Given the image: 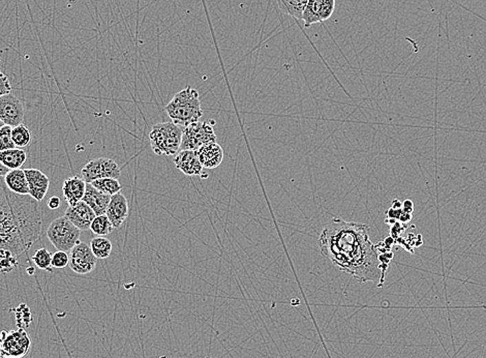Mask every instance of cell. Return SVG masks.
<instances>
[{"instance_id": "5b68a950", "label": "cell", "mask_w": 486, "mask_h": 358, "mask_svg": "<svg viewBox=\"0 0 486 358\" xmlns=\"http://www.w3.org/2000/svg\"><path fill=\"white\" fill-rule=\"evenodd\" d=\"M47 238L57 251L71 252L81 242V230L67 217L54 220L47 229Z\"/></svg>"}, {"instance_id": "7402d4cb", "label": "cell", "mask_w": 486, "mask_h": 358, "mask_svg": "<svg viewBox=\"0 0 486 358\" xmlns=\"http://www.w3.org/2000/svg\"><path fill=\"white\" fill-rule=\"evenodd\" d=\"M92 253L98 259H107L112 253V242L104 236H98L92 240L89 244Z\"/></svg>"}, {"instance_id": "d6a6232c", "label": "cell", "mask_w": 486, "mask_h": 358, "mask_svg": "<svg viewBox=\"0 0 486 358\" xmlns=\"http://www.w3.org/2000/svg\"><path fill=\"white\" fill-rule=\"evenodd\" d=\"M47 204H48L49 209H52V211H55V209H59V207H61V198L57 196L51 197V198L49 199L48 203H47Z\"/></svg>"}, {"instance_id": "ba28073f", "label": "cell", "mask_w": 486, "mask_h": 358, "mask_svg": "<svg viewBox=\"0 0 486 358\" xmlns=\"http://www.w3.org/2000/svg\"><path fill=\"white\" fill-rule=\"evenodd\" d=\"M81 174L86 184H92L98 179H118L120 177L121 169L115 160L108 158H100L88 162L82 168Z\"/></svg>"}, {"instance_id": "2e32d148", "label": "cell", "mask_w": 486, "mask_h": 358, "mask_svg": "<svg viewBox=\"0 0 486 358\" xmlns=\"http://www.w3.org/2000/svg\"><path fill=\"white\" fill-rule=\"evenodd\" d=\"M111 196L96 190L92 184L86 185L83 200L96 215H106L107 207L110 202Z\"/></svg>"}, {"instance_id": "5bb4252c", "label": "cell", "mask_w": 486, "mask_h": 358, "mask_svg": "<svg viewBox=\"0 0 486 358\" xmlns=\"http://www.w3.org/2000/svg\"><path fill=\"white\" fill-rule=\"evenodd\" d=\"M106 215L112 223L114 229H119L129 215V202L125 195L120 192L111 196L107 207Z\"/></svg>"}, {"instance_id": "4fadbf2b", "label": "cell", "mask_w": 486, "mask_h": 358, "mask_svg": "<svg viewBox=\"0 0 486 358\" xmlns=\"http://www.w3.org/2000/svg\"><path fill=\"white\" fill-rule=\"evenodd\" d=\"M24 171L28 178L30 196L40 202L48 193L50 179L44 172L38 169H25Z\"/></svg>"}, {"instance_id": "836d02e7", "label": "cell", "mask_w": 486, "mask_h": 358, "mask_svg": "<svg viewBox=\"0 0 486 358\" xmlns=\"http://www.w3.org/2000/svg\"><path fill=\"white\" fill-rule=\"evenodd\" d=\"M10 169L6 167L3 162H0V177H5L10 172Z\"/></svg>"}, {"instance_id": "ffe728a7", "label": "cell", "mask_w": 486, "mask_h": 358, "mask_svg": "<svg viewBox=\"0 0 486 358\" xmlns=\"http://www.w3.org/2000/svg\"><path fill=\"white\" fill-rule=\"evenodd\" d=\"M308 3V0H277L279 8L283 13L299 20L302 19V14Z\"/></svg>"}, {"instance_id": "cb8c5ba5", "label": "cell", "mask_w": 486, "mask_h": 358, "mask_svg": "<svg viewBox=\"0 0 486 358\" xmlns=\"http://www.w3.org/2000/svg\"><path fill=\"white\" fill-rule=\"evenodd\" d=\"M90 230L96 236L109 235L114 230L112 223L106 215H96L92 221Z\"/></svg>"}, {"instance_id": "44dd1931", "label": "cell", "mask_w": 486, "mask_h": 358, "mask_svg": "<svg viewBox=\"0 0 486 358\" xmlns=\"http://www.w3.org/2000/svg\"><path fill=\"white\" fill-rule=\"evenodd\" d=\"M321 8H322V0H308L302 19L306 28H310L313 24L322 22L321 21Z\"/></svg>"}, {"instance_id": "4316f807", "label": "cell", "mask_w": 486, "mask_h": 358, "mask_svg": "<svg viewBox=\"0 0 486 358\" xmlns=\"http://www.w3.org/2000/svg\"><path fill=\"white\" fill-rule=\"evenodd\" d=\"M32 261L42 271H49L52 266V255L47 249L41 248L34 253Z\"/></svg>"}, {"instance_id": "e0dca14e", "label": "cell", "mask_w": 486, "mask_h": 358, "mask_svg": "<svg viewBox=\"0 0 486 358\" xmlns=\"http://www.w3.org/2000/svg\"><path fill=\"white\" fill-rule=\"evenodd\" d=\"M197 151L203 168H218L224 160V150H222V146L216 142L207 144Z\"/></svg>"}, {"instance_id": "8fae6325", "label": "cell", "mask_w": 486, "mask_h": 358, "mask_svg": "<svg viewBox=\"0 0 486 358\" xmlns=\"http://www.w3.org/2000/svg\"><path fill=\"white\" fill-rule=\"evenodd\" d=\"M174 165L187 176H203V166L197 150H181L175 156Z\"/></svg>"}, {"instance_id": "9c48e42d", "label": "cell", "mask_w": 486, "mask_h": 358, "mask_svg": "<svg viewBox=\"0 0 486 358\" xmlns=\"http://www.w3.org/2000/svg\"><path fill=\"white\" fill-rule=\"evenodd\" d=\"M98 258L85 242H80L70 253L69 265L78 275H88L96 269Z\"/></svg>"}, {"instance_id": "d4e9b609", "label": "cell", "mask_w": 486, "mask_h": 358, "mask_svg": "<svg viewBox=\"0 0 486 358\" xmlns=\"http://www.w3.org/2000/svg\"><path fill=\"white\" fill-rule=\"evenodd\" d=\"M12 136H13V140L17 148L26 147L32 142V133H30L28 127L23 125L13 127Z\"/></svg>"}, {"instance_id": "8992f818", "label": "cell", "mask_w": 486, "mask_h": 358, "mask_svg": "<svg viewBox=\"0 0 486 358\" xmlns=\"http://www.w3.org/2000/svg\"><path fill=\"white\" fill-rule=\"evenodd\" d=\"M32 348V339L23 328L0 333V358H22Z\"/></svg>"}, {"instance_id": "e575fe53", "label": "cell", "mask_w": 486, "mask_h": 358, "mask_svg": "<svg viewBox=\"0 0 486 358\" xmlns=\"http://www.w3.org/2000/svg\"><path fill=\"white\" fill-rule=\"evenodd\" d=\"M5 125V123H3V121L0 120V129H3Z\"/></svg>"}, {"instance_id": "d6986e66", "label": "cell", "mask_w": 486, "mask_h": 358, "mask_svg": "<svg viewBox=\"0 0 486 358\" xmlns=\"http://www.w3.org/2000/svg\"><path fill=\"white\" fill-rule=\"evenodd\" d=\"M26 152L21 148H13V149L3 150L0 151V162H3L10 170L20 169L22 165L26 162Z\"/></svg>"}, {"instance_id": "603a6c76", "label": "cell", "mask_w": 486, "mask_h": 358, "mask_svg": "<svg viewBox=\"0 0 486 358\" xmlns=\"http://www.w3.org/2000/svg\"><path fill=\"white\" fill-rule=\"evenodd\" d=\"M92 185L96 190L104 193V194L109 195V196L117 194L123 189L120 182H118V179L115 178L98 179V180H94V182H92Z\"/></svg>"}, {"instance_id": "484cf974", "label": "cell", "mask_w": 486, "mask_h": 358, "mask_svg": "<svg viewBox=\"0 0 486 358\" xmlns=\"http://www.w3.org/2000/svg\"><path fill=\"white\" fill-rule=\"evenodd\" d=\"M18 266V258L8 251L0 250V273H9Z\"/></svg>"}, {"instance_id": "7c38bea8", "label": "cell", "mask_w": 486, "mask_h": 358, "mask_svg": "<svg viewBox=\"0 0 486 358\" xmlns=\"http://www.w3.org/2000/svg\"><path fill=\"white\" fill-rule=\"evenodd\" d=\"M65 217H67L78 229L81 231H88L96 215L84 201H80L77 204L69 207L65 211Z\"/></svg>"}, {"instance_id": "6da1fadb", "label": "cell", "mask_w": 486, "mask_h": 358, "mask_svg": "<svg viewBox=\"0 0 486 358\" xmlns=\"http://www.w3.org/2000/svg\"><path fill=\"white\" fill-rule=\"evenodd\" d=\"M366 224L333 218L321 232V254L360 283L372 282L382 287L386 269L381 265L376 246Z\"/></svg>"}, {"instance_id": "277c9868", "label": "cell", "mask_w": 486, "mask_h": 358, "mask_svg": "<svg viewBox=\"0 0 486 358\" xmlns=\"http://www.w3.org/2000/svg\"><path fill=\"white\" fill-rule=\"evenodd\" d=\"M151 149L158 156H175L182 142V129L173 121L156 123L149 133Z\"/></svg>"}, {"instance_id": "1f68e13d", "label": "cell", "mask_w": 486, "mask_h": 358, "mask_svg": "<svg viewBox=\"0 0 486 358\" xmlns=\"http://www.w3.org/2000/svg\"><path fill=\"white\" fill-rule=\"evenodd\" d=\"M11 92L12 85L10 83L9 77L3 72H0V96L11 94Z\"/></svg>"}, {"instance_id": "9a60e30c", "label": "cell", "mask_w": 486, "mask_h": 358, "mask_svg": "<svg viewBox=\"0 0 486 358\" xmlns=\"http://www.w3.org/2000/svg\"><path fill=\"white\" fill-rule=\"evenodd\" d=\"M86 182L83 178L78 176L69 177L65 179L63 186V196L70 207L77 204L83 200L86 191Z\"/></svg>"}, {"instance_id": "3957f363", "label": "cell", "mask_w": 486, "mask_h": 358, "mask_svg": "<svg viewBox=\"0 0 486 358\" xmlns=\"http://www.w3.org/2000/svg\"><path fill=\"white\" fill-rule=\"evenodd\" d=\"M165 111L171 120L178 125L187 127L200 121L203 116V110L199 92L195 88L187 86L173 96L165 107Z\"/></svg>"}, {"instance_id": "83f0119b", "label": "cell", "mask_w": 486, "mask_h": 358, "mask_svg": "<svg viewBox=\"0 0 486 358\" xmlns=\"http://www.w3.org/2000/svg\"><path fill=\"white\" fill-rule=\"evenodd\" d=\"M16 324L19 328H25L32 323V313L26 304H22L16 308Z\"/></svg>"}, {"instance_id": "52a82bcc", "label": "cell", "mask_w": 486, "mask_h": 358, "mask_svg": "<svg viewBox=\"0 0 486 358\" xmlns=\"http://www.w3.org/2000/svg\"><path fill=\"white\" fill-rule=\"evenodd\" d=\"M213 123L209 121H197L184 127L182 129V150H199L207 144L216 142Z\"/></svg>"}, {"instance_id": "4dcf8cb0", "label": "cell", "mask_w": 486, "mask_h": 358, "mask_svg": "<svg viewBox=\"0 0 486 358\" xmlns=\"http://www.w3.org/2000/svg\"><path fill=\"white\" fill-rule=\"evenodd\" d=\"M335 10V0H322V8H321V21H326Z\"/></svg>"}, {"instance_id": "30bf717a", "label": "cell", "mask_w": 486, "mask_h": 358, "mask_svg": "<svg viewBox=\"0 0 486 358\" xmlns=\"http://www.w3.org/2000/svg\"><path fill=\"white\" fill-rule=\"evenodd\" d=\"M24 107L21 101L13 94L0 96V120L6 125L15 127L24 121Z\"/></svg>"}, {"instance_id": "f1b7e54d", "label": "cell", "mask_w": 486, "mask_h": 358, "mask_svg": "<svg viewBox=\"0 0 486 358\" xmlns=\"http://www.w3.org/2000/svg\"><path fill=\"white\" fill-rule=\"evenodd\" d=\"M12 131H13V127H9V125H5L3 129H0V151L16 148Z\"/></svg>"}, {"instance_id": "f546056e", "label": "cell", "mask_w": 486, "mask_h": 358, "mask_svg": "<svg viewBox=\"0 0 486 358\" xmlns=\"http://www.w3.org/2000/svg\"><path fill=\"white\" fill-rule=\"evenodd\" d=\"M70 255L67 252L63 251H57L56 253L52 255V267L54 268H65L67 265H69Z\"/></svg>"}, {"instance_id": "ac0fdd59", "label": "cell", "mask_w": 486, "mask_h": 358, "mask_svg": "<svg viewBox=\"0 0 486 358\" xmlns=\"http://www.w3.org/2000/svg\"><path fill=\"white\" fill-rule=\"evenodd\" d=\"M3 178H5L6 185L12 192L19 195H30L25 171L22 169L11 170Z\"/></svg>"}, {"instance_id": "7a4b0ae2", "label": "cell", "mask_w": 486, "mask_h": 358, "mask_svg": "<svg viewBox=\"0 0 486 358\" xmlns=\"http://www.w3.org/2000/svg\"><path fill=\"white\" fill-rule=\"evenodd\" d=\"M43 220L39 202L12 192L0 177V250L21 256L40 240Z\"/></svg>"}]
</instances>
